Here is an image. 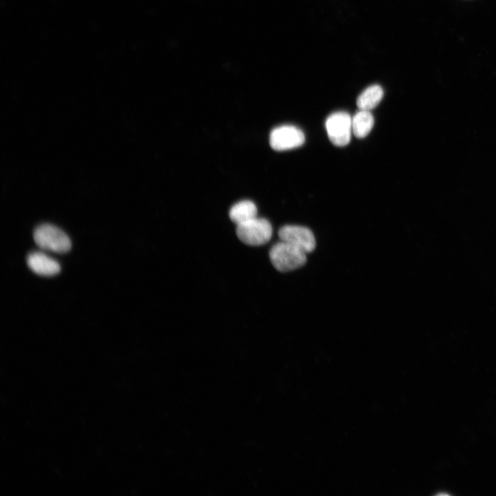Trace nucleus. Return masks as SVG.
Segmentation results:
<instances>
[{
  "mask_svg": "<svg viewBox=\"0 0 496 496\" xmlns=\"http://www.w3.org/2000/svg\"><path fill=\"white\" fill-rule=\"evenodd\" d=\"M273 267L280 272H287L302 267L307 262V254L294 245L280 240L269 251Z\"/></svg>",
  "mask_w": 496,
  "mask_h": 496,
  "instance_id": "1",
  "label": "nucleus"
},
{
  "mask_svg": "<svg viewBox=\"0 0 496 496\" xmlns=\"http://www.w3.org/2000/svg\"><path fill=\"white\" fill-rule=\"evenodd\" d=\"M33 238L41 249L56 253L68 252L71 248L68 236L59 227L51 224H42L34 230Z\"/></svg>",
  "mask_w": 496,
  "mask_h": 496,
  "instance_id": "2",
  "label": "nucleus"
},
{
  "mask_svg": "<svg viewBox=\"0 0 496 496\" xmlns=\"http://www.w3.org/2000/svg\"><path fill=\"white\" fill-rule=\"evenodd\" d=\"M271 223L265 218L257 216L237 225L236 235L245 244L251 246L262 245L268 242L272 236Z\"/></svg>",
  "mask_w": 496,
  "mask_h": 496,
  "instance_id": "3",
  "label": "nucleus"
},
{
  "mask_svg": "<svg viewBox=\"0 0 496 496\" xmlns=\"http://www.w3.org/2000/svg\"><path fill=\"white\" fill-rule=\"evenodd\" d=\"M327 133L331 143L339 147L347 145L351 140L352 117L346 112L330 114L325 122Z\"/></svg>",
  "mask_w": 496,
  "mask_h": 496,
  "instance_id": "4",
  "label": "nucleus"
},
{
  "mask_svg": "<svg viewBox=\"0 0 496 496\" xmlns=\"http://www.w3.org/2000/svg\"><path fill=\"white\" fill-rule=\"evenodd\" d=\"M305 140L303 132L298 127L284 125L275 127L270 133L269 143L276 151H285L301 146Z\"/></svg>",
  "mask_w": 496,
  "mask_h": 496,
  "instance_id": "5",
  "label": "nucleus"
},
{
  "mask_svg": "<svg viewBox=\"0 0 496 496\" xmlns=\"http://www.w3.org/2000/svg\"><path fill=\"white\" fill-rule=\"evenodd\" d=\"M278 234L280 240L294 245L306 254L312 252L316 248L315 236L308 227L287 225L280 228Z\"/></svg>",
  "mask_w": 496,
  "mask_h": 496,
  "instance_id": "6",
  "label": "nucleus"
},
{
  "mask_svg": "<svg viewBox=\"0 0 496 496\" xmlns=\"http://www.w3.org/2000/svg\"><path fill=\"white\" fill-rule=\"evenodd\" d=\"M28 267L35 273L43 276H52L57 274L61 267L54 259L39 251H33L27 257Z\"/></svg>",
  "mask_w": 496,
  "mask_h": 496,
  "instance_id": "7",
  "label": "nucleus"
},
{
  "mask_svg": "<svg viewBox=\"0 0 496 496\" xmlns=\"http://www.w3.org/2000/svg\"><path fill=\"white\" fill-rule=\"evenodd\" d=\"M229 216L237 225L256 217L257 207L251 200H241L231 207Z\"/></svg>",
  "mask_w": 496,
  "mask_h": 496,
  "instance_id": "8",
  "label": "nucleus"
},
{
  "mask_svg": "<svg viewBox=\"0 0 496 496\" xmlns=\"http://www.w3.org/2000/svg\"><path fill=\"white\" fill-rule=\"evenodd\" d=\"M383 95L384 91L380 85H370L358 96L357 106L359 110L370 111L379 104Z\"/></svg>",
  "mask_w": 496,
  "mask_h": 496,
  "instance_id": "9",
  "label": "nucleus"
},
{
  "mask_svg": "<svg viewBox=\"0 0 496 496\" xmlns=\"http://www.w3.org/2000/svg\"><path fill=\"white\" fill-rule=\"evenodd\" d=\"M374 118L369 110H359L352 117V132L357 138H364L371 132Z\"/></svg>",
  "mask_w": 496,
  "mask_h": 496,
  "instance_id": "10",
  "label": "nucleus"
},
{
  "mask_svg": "<svg viewBox=\"0 0 496 496\" xmlns=\"http://www.w3.org/2000/svg\"><path fill=\"white\" fill-rule=\"evenodd\" d=\"M438 495H447L448 494H446V493H440V494H438Z\"/></svg>",
  "mask_w": 496,
  "mask_h": 496,
  "instance_id": "11",
  "label": "nucleus"
}]
</instances>
